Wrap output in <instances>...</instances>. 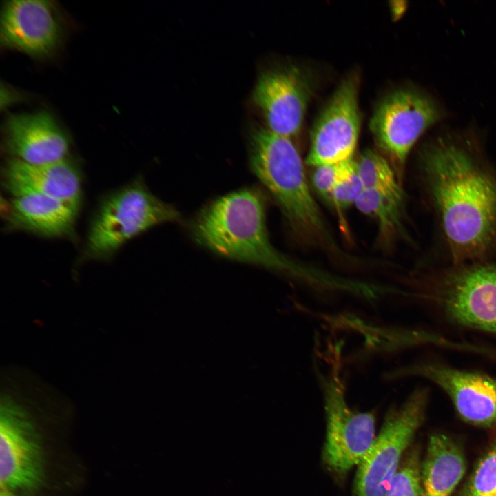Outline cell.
Segmentation results:
<instances>
[{
  "instance_id": "cell-11",
  "label": "cell",
  "mask_w": 496,
  "mask_h": 496,
  "mask_svg": "<svg viewBox=\"0 0 496 496\" xmlns=\"http://www.w3.org/2000/svg\"><path fill=\"white\" fill-rule=\"evenodd\" d=\"M408 375L423 377L439 386L466 422L484 427L496 425V378L431 363L390 371L384 378L391 380Z\"/></svg>"
},
{
  "instance_id": "cell-21",
  "label": "cell",
  "mask_w": 496,
  "mask_h": 496,
  "mask_svg": "<svg viewBox=\"0 0 496 496\" xmlns=\"http://www.w3.org/2000/svg\"><path fill=\"white\" fill-rule=\"evenodd\" d=\"M462 496H496V442L477 464Z\"/></svg>"
},
{
  "instance_id": "cell-12",
  "label": "cell",
  "mask_w": 496,
  "mask_h": 496,
  "mask_svg": "<svg viewBox=\"0 0 496 496\" xmlns=\"http://www.w3.org/2000/svg\"><path fill=\"white\" fill-rule=\"evenodd\" d=\"M309 78L296 67L262 74L255 85L253 101L262 112L271 132L291 138L300 130L311 97Z\"/></svg>"
},
{
  "instance_id": "cell-1",
  "label": "cell",
  "mask_w": 496,
  "mask_h": 496,
  "mask_svg": "<svg viewBox=\"0 0 496 496\" xmlns=\"http://www.w3.org/2000/svg\"><path fill=\"white\" fill-rule=\"evenodd\" d=\"M422 162L453 259L475 260L496 248V178L449 140L424 149Z\"/></svg>"
},
{
  "instance_id": "cell-14",
  "label": "cell",
  "mask_w": 496,
  "mask_h": 496,
  "mask_svg": "<svg viewBox=\"0 0 496 496\" xmlns=\"http://www.w3.org/2000/svg\"><path fill=\"white\" fill-rule=\"evenodd\" d=\"M5 145L13 158L32 165H44L66 158L70 142L55 119L47 112L9 116L4 126Z\"/></svg>"
},
{
  "instance_id": "cell-15",
  "label": "cell",
  "mask_w": 496,
  "mask_h": 496,
  "mask_svg": "<svg viewBox=\"0 0 496 496\" xmlns=\"http://www.w3.org/2000/svg\"><path fill=\"white\" fill-rule=\"evenodd\" d=\"M3 173L4 187L12 196L42 194L79 210L81 199L80 174L66 158L44 165H32L12 158Z\"/></svg>"
},
{
  "instance_id": "cell-19",
  "label": "cell",
  "mask_w": 496,
  "mask_h": 496,
  "mask_svg": "<svg viewBox=\"0 0 496 496\" xmlns=\"http://www.w3.org/2000/svg\"><path fill=\"white\" fill-rule=\"evenodd\" d=\"M403 200L371 189H363L355 205L362 214L373 218L380 234L391 238L402 227Z\"/></svg>"
},
{
  "instance_id": "cell-5",
  "label": "cell",
  "mask_w": 496,
  "mask_h": 496,
  "mask_svg": "<svg viewBox=\"0 0 496 496\" xmlns=\"http://www.w3.org/2000/svg\"><path fill=\"white\" fill-rule=\"evenodd\" d=\"M179 218L174 207L137 179L101 203L89 230L84 256L87 259L109 257L141 233Z\"/></svg>"
},
{
  "instance_id": "cell-3",
  "label": "cell",
  "mask_w": 496,
  "mask_h": 496,
  "mask_svg": "<svg viewBox=\"0 0 496 496\" xmlns=\"http://www.w3.org/2000/svg\"><path fill=\"white\" fill-rule=\"evenodd\" d=\"M250 164L298 236L343 255L310 190L300 154L291 138L267 128L256 130L251 138Z\"/></svg>"
},
{
  "instance_id": "cell-22",
  "label": "cell",
  "mask_w": 496,
  "mask_h": 496,
  "mask_svg": "<svg viewBox=\"0 0 496 496\" xmlns=\"http://www.w3.org/2000/svg\"><path fill=\"white\" fill-rule=\"evenodd\" d=\"M357 170V162L351 158L315 167L311 183L316 192L328 203L334 187Z\"/></svg>"
},
{
  "instance_id": "cell-2",
  "label": "cell",
  "mask_w": 496,
  "mask_h": 496,
  "mask_svg": "<svg viewBox=\"0 0 496 496\" xmlns=\"http://www.w3.org/2000/svg\"><path fill=\"white\" fill-rule=\"evenodd\" d=\"M198 243L225 258L282 271L316 283L333 284L334 276L300 264L271 244L264 203L243 189L220 197L203 209L192 225Z\"/></svg>"
},
{
  "instance_id": "cell-23",
  "label": "cell",
  "mask_w": 496,
  "mask_h": 496,
  "mask_svg": "<svg viewBox=\"0 0 496 496\" xmlns=\"http://www.w3.org/2000/svg\"><path fill=\"white\" fill-rule=\"evenodd\" d=\"M364 187L357 170L338 183L331 193L329 204L338 210H343L355 205Z\"/></svg>"
},
{
  "instance_id": "cell-20",
  "label": "cell",
  "mask_w": 496,
  "mask_h": 496,
  "mask_svg": "<svg viewBox=\"0 0 496 496\" xmlns=\"http://www.w3.org/2000/svg\"><path fill=\"white\" fill-rule=\"evenodd\" d=\"M385 496H424L417 451L410 452L401 462Z\"/></svg>"
},
{
  "instance_id": "cell-16",
  "label": "cell",
  "mask_w": 496,
  "mask_h": 496,
  "mask_svg": "<svg viewBox=\"0 0 496 496\" xmlns=\"http://www.w3.org/2000/svg\"><path fill=\"white\" fill-rule=\"evenodd\" d=\"M78 211L57 199L34 193L12 196L6 204L5 220L10 230L44 237H65L74 231Z\"/></svg>"
},
{
  "instance_id": "cell-7",
  "label": "cell",
  "mask_w": 496,
  "mask_h": 496,
  "mask_svg": "<svg viewBox=\"0 0 496 496\" xmlns=\"http://www.w3.org/2000/svg\"><path fill=\"white\" fill-rule=\"evenodd\" d=\"M426 401V391L417 389L400 406L390 409L357 466L355 496H385L403 453L423 421Z\"/></svg>"
},
{
  "instance_id": "cell-18",
  "label": "cell",
  "mask_w": 496,
  "mask_h": 496,
  "mask_svg": "<svg viewBox=\"0 0 496 496\" xmlns=\"http://www.w3.org/2000/svg\"><path fill=\"white\" fill-rule=\"evenodd\" d=\"M356 162L364 189L375 190L403 200V192L397 176L384 157L369 149L364 151Z\"/></svg>"
},
{
  "instance_id": "cell-17",
  "label": "cell",
  "mask_w": 496,
  "mask_h": 496,
  "mask_svg": "<svg viewBox=\"0 0 496 496\" xmlns=\"http://www.w3.org/2000/svg\"><path fill=\"white\" fill-rule=\"evenodd\" d=\"M466 471L459 446L443 434L432 435L421 467L424 496H450Z\"/></svg>"
},
{
  "instance_id": "cell-6",
  "label": "cell",
  "mask_w": 496,
  "mask_h": 496,
  "mask_svg": "<svg viewBox=\"0 0 496 496\" xmlns=\"http://www.w3.org/2000/svg\"><path fill=\"white\" fill-rule=\"evenodd\" d=\"M340 355L341 348L336 346L334 365L326 371L317 369L316 372L326 417L322 459L331 471L344 474L358 466L376 435L374 414L355 411L347 403Z\"/></svg>"
},
{
  "instance_id": "cell-8",
  "label": "cell",
  "mask_w": 496,
  "mask_h": 496,
  "mask_svg": "<svg viewBox=\"0 0 496 496\" xmlns=\"http://www.w3.org/2000/svg\"><path fill=\"white\" fill-rule=\"evenodd\" d=\"M442 117L429 96L413 89H400L376 107L369 127L373 138L400 166L422 134Z\"/></svg>"
},
{
  "instance_id": "cell-9",
  "label": "cell",
  "mask_w": 496,
  "mask_h": 496,
  "mask_svg": "<svg viewBox=\"0 0 496 496\" xmlns=\"http://www.w3.org/2000/svg\"><path fill=\"white\" fill-rule=\"evenodd\" d=\"M358 88V77L351 75L332 94L312 129L307 165L316 167L353 158L360 127Z\"/></svg>"
},
{
  "instance_id": "cell-13",
  "label": "cell",
  "mask_w": 496,
  "mask_h": 496,
  "mask_svg": "<svg viewBox=\"0 0 496 496\" xmlns=\"http://www.w3.org/2000/svg\"><path fill=\"white\" fill-rule=\"evenodd\" d=\"M62 28L51 1L12 0L5 2L1 14V45L28 54L44 58L60 43Z\"/></svg>"
},
{
  "instance_id": "cell-10",
  "label": "cell",
  "mask_w": 496,
  "mask_h": 496,
  "mask_svg": "<svg viewBox=\"0 0 496 496\" xmlns=\"http://www.w3.org/2000/svg\"><path fill=\"white\" fill-rule=\"evenodd\" d=\"M435 291V299L453 320L496 333V265H474L455 271Z\"/></svg>"
},
{
  "instance_id": "cell-4",
  "label": "cell",
  "mask_w": 496,
  "mask_h": 496,
  "mask_svg": "<svg viewBox=\"0 0 496 496\" xmlns=\"http://www.w3.org/2000/svg\"><path fill=\"white\" fill-rule=\"evenodd\" d=\"M50 442L28 404L4 397L0 411V496H43L48 490Z\"/></svg>"
}]
</instances>
